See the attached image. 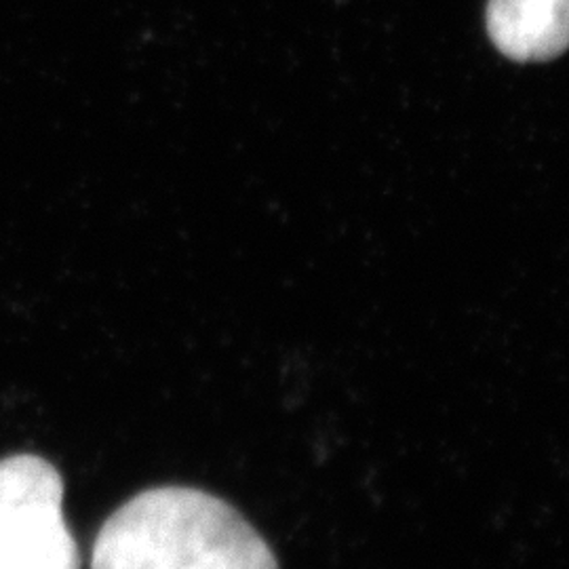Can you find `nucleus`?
I'll list each match as a JSON object with an SVG mask.
<instances>
[{"label":"nucleus","mask_w":569,"mask_h":569,"mask_svg":"<svg viewBox=\"0 0 569 569\" xmlns=\"http://www.w3.org/2000/svg\"><path fill=\"white\" fill-rule=\"evenodd\" d=\"M569 0H489L488 30L510 60H549L568 44Z\"/></svg>","instance_id":"obj_3"},{"label":"nucleus","mask_w":569,"mask_h":569,"mask_svg":"<svg viewBox=\"0 0 569 569\" xmlns=\"http://www.w3.org/2000/svg\"><path fill=\"white\" fill-rule=\"evenodd\" d=\"M91 569H279L264 538L203 489H146L103 523Z\"/></svg>","instance_id":"obj_1"},{"label":"nucleus","mask_w":569,"mask_h":569,"mask_svg":"<svg viewBox=\"0 0 569 569\" xmlns=\"http://www.w3.org/2000/svg\"><path fill=\"white\" fill-rule=\"evenodd\" d=\"M63 519V481L39 456L0 460V569H81Z\"/></svg>","instance_id":"obj_2"}]
</instances>
